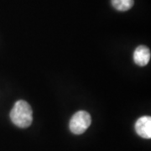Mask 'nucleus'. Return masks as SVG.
<instances>
[{"label": "nucleus", "mask_w": 151, "mask_h": 151, "mask_svg": "<svg viewBox=\"0 0 151 151\" xmlns=\"http://www.w3.org/2000/svg\"><path fill=\"white\" fill-rule=\"evenodd\" d=\"M135 131L144 139L151 138V118L150 116H143L137 120L135 124Z\"/></svg>", "instance_id": "7ed1b4c3"}, {"label": "nucleus", "mask_w": 151, "mask_h": 151, "mask_svg": "<svg viewBox=\"0 0 151 151\" xmlns=\"http://www.w3.org/2000/svg\"><path fill=\"white\" fill-rule=\"evenodd\" d=\"M112 5L114 9L119 11H128L130 9L134 4V0H111Z\"/></svg>", "instance_id": "39448f33"}, {"label": "nucleus", "mask_w": 151, "mask_h": 151, "mask_svg": "<svg viewBox=\"0 0 151 151\" xmlns=\"http://www.w3.org/2000/svg\"><path fill=\"white\" fill-rule=\"evenodd\" d=\"M12 123L19 128L25 129L29 127L33 121V112L30 105L24 101H17L10 112Z\"/></svg>", "instance_id": "f257e3e1"}, {"label": "nucleus", "mask_w": 151, "mask_h": 151, "mask_svg": "<svg viewBox=\"0 0 151 151\" xmlns=\"http://www.w3.org/2000/svg\"><path fill=\"white\" fill-rule=\"evenodd\" d=\"M92 123V117L86 111H78L70 120L69 128L74 134H81L86 131Z\"/></svg>", "instance_id": "f03ea898"}, {"label": "nucleus", "mask_w": 151, "mask_h": 151, "mask_svg": "<svg viewBox=\"0 0 151 151\" xmlns=\"http://www.w3.org/2000/svg\"><path fill=\"white\" fill-rule=\"evenodd\" d=\"M150 50L145 45H139L134 52V60L139 66H145L150 60Z\"/></svg>", "instance_id": "20e7f679"}]
</instances>
